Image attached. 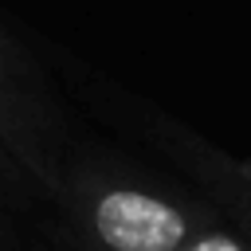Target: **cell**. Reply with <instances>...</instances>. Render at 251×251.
Wrapping results in <instances>:
<instances>
[{"label": "cell", "mask_w": 251, "mask_h": 251, "mask_svg": "<svg viewBox=\"0 0 251 251\" xmlns=\"http://www.w3.org/2000/svg\"><path fill=\"white\" fill-rule=\"evenodd\" d=\"M55 208L86 251H184L212 220L176 192L94 165H67Z\"/></svg>", "instance_id": "cell-1"}, {"label": "cell", "mask_w": 251, "mask_h": 251, "mask_svg": "<svg viewBox=\"0 0 251 251\" xmlns=\"http://www.w3.org/2000/svg\"><path fill=\"white\" fill-rule=\"evenodd\" d=\"M0 145L31 180V188L55 204L67 176V157H63L51 118L31 98L27 82L8 67L4 51H0Z\"/></svg>", "instance_id": "cell-2"}, {"label": "cell", "mask_w": 251, "mask_h": 251, "mask_svg": "<svg viewBox=\"0 0 251 251\" xmlns=\"http://www.w3.org/2000/svg\"><path fill=\"white\" fill-rule=\"evenodd\" d=\"M31 196H39L35 188H31V180L20 173V165L8 157V149L0 145V212H8V208H20V204H27Z\"/></svg>", "instance_id": "cell-3"}, {"label": "cell", "mask_w": 251, "mask_h": 251, "mask_svg": "<svg viewBox=\"0 0 251 251\" xmlns=\"http://www.w3.org/2000/svg\"><path fill=\"white\" fill-rule=\"evenodd\" d=\"M184 251H251V239L243 235V231H235V227H224V224H204L192 239H188V247Z\"/></svg>", "instance_id": "cell-4"}, {"label": "cell", "mask_w": 251, "mask_h": 251, "mask_svg": "<svg viewBox=\"0 0 251 251\" xmlns=\"http://www.w3.org/2000/svg\"><path fill=\"white\" fill-rule=\"evenodd\" d=\"M239 220H243V235H247V239H251V204H247V208H243V212H239Z\"/></svg>", "instance_id": "cell-5"}]
</instances>
